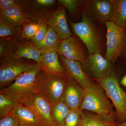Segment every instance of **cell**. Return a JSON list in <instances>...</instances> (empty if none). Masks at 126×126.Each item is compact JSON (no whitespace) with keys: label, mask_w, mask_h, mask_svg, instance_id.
Masks as SVG:
<instances>
[{"label":"cell","mask_w":126,"mask_h":126,"mask_svg":"<svg viewBox=\"0 0 126 126\" xmlns=\"http://www.w3.org/2000/svg\"><path fill=\"white\" fill-rule=\"evenodd\" d=\"M99 84H93L84 89V97L80 109L87 110L106 118L114 119L116 113L113 110V105L105 94Z\"/></svg>","instance_id":"6da1fadb"},{"label":"cell","mask_w":126,"mask_h":126,"mask_svg":"<svg viewBox=\"0 0 126 126\" xmlns=\"http://www.w3.org/2000/svg\"><path fill=\"white\" fill-rule=\"evenodd\" d=\"M67 79V73L66 75H56L41 71L36 77V93L53 105L63 97Z\"/></svg>","instance_id":"7a4b0ae2"},{"label":"cell","mask_w":126,"mask_h":126,"mask_svg":"<svg viewBox=\"0 0 126 126\" xmlns=\"http://www.w3.org/2000/svg\"><path fill=\"white\" fill-rule=\"evenodd\" d=\"M42 69L39 66L21 75L14 82L0 89V93L10 96L19 103H22L36 93V79Z\"/></svg>","instance_id":"3957f363"},{"label":"cell","mask_w":126,"mask_h":126,"mask_svg":"<svg viewBox=\"0 0 126 126\" xmlns=\"http://www.w3.org/2000/svg\"><path fill=\"white\" fill-rule=\"evenodd\" d=\"M39 66V64L35 61L23 58L11 56L1 59L0 89L10 85L21 75Z\"/></svg>","instance_id":"277c9868"},{"label":"cell","mask_w":126,"mask_h":126,"mask_svg":"<svg viewBox=\"0 0 126 126\" xmlns=\"http://www.w3.org/2000/svg\"><path fill=\"white\" fill-rule=\"evenodd\" d=\"M95 80L111 101L119 121L124 122L126 119V93L120 86L117 75L112 71L102 78Z\"/></svg>","instance_id":"5b68a950"},{"label":"cell","mask_w":126,"mask_h":126,"mask_svg":"<svg viewBox=\"0 0 126 126\" xmlns=\"http://www.w3.org/2000/svg\"><path fill=\"white\" fill-rule=\"evenodd\" d=\"M70 24L74 33L86 46L89 55L100 52L98 36L92 22L86 15H83L81 22L70 21Z\"/></svg>","instance_id":"8992f818"},{"label":"cell","mask_w":126,"mask_h":126,"mask_svg":"<svg viewBox=\"0 0 126 126\" xmlns=\"http://www.w3.org/2000/svg\"><path fill=\"white\" fill-rule=\"evenodd\" d=\"M107 28L106 58L111 63L115 62L122 52L125 39V30L112 21L106 22Z\"/></svg>","instance_id":"52a82bcc"},{"label":"cell","mask_w":126,"mask_h":126,"mask_svg":"<svg viewBox=\"0 0 126 126\" xmlns=\"http://www.w3.org/2000/svg\"><path fill=\"white\" fill-rule=\"evenodd\" d=\"M82 63L84 71L94 80L102 78L112 71L111 63L103 58L100 52L89 55Z\"/></svg>","instance_id":"ba28073f"},{"label":"cell","mask_w":126,"mask_h":126,"mask_svg":"<svg viewBox=\"0 0 126 126\" xmlns=\"http://www.w3.org/2000/svg\"><path fill=\"white\" fill-rule=\"evenodd\" d=\"M22 103L33 113L43 126H53L51 104L43 96L36 93Z\"/></svg>","instance_id":"9c48e42d"},{"label":"cell","mask_w":126,"mask_h":126,"mask_svg":"<svg viewBox=\"0 0 126 126\" xmlns=\"http://www.w3.org/2000/svg\"><path fill=\"white\" fill-rule=\"evenodd\" d=\"M56 51L65 58L82 63L87 58L79 42L73 36L61 40Z\"/></svg>","instance_id":"30bf717a"},{"label":"cell","mask_w":126,"mask_h":126,"mask_svg":"<svg viewBox=\"0 0 126 126\" xmlns=\"http://www.w3.org/2000/svg\"><path fill=\"white\" fill-rule=\"evenodd\" d=\"M62 65L68 74L75 80L84 89L93 84L92 81L84 71L81 62L70 60L60 55Z\"/></svg>","instance_id":"8fae6325"},{"label":"cell","mask_w":126,"mask_h":126,"mask_svg":"<svg viewBox=\"0 0 126 126\" xmlns=\"http://www.w3.org/2000/svg\"><path fill=\"white\" fill-rule=\"evenodd\" d=\"M84 94V89L68 74L63 97L68 107L71 109L80 108Z\"/></svg>","instance_id":"7c38bea8"},{"label":"cell","mask_w":126,"mask_h":126,"mask_svg":"<svg viewBox=\"0 0 126 126\" xmlns=\"http://www.w3.org/2000/svg\"><path fill=\"white\" fill-rule=\"evenodd\" d=\"M41 50V60L39 64L43 71L52 75H66L67 74L65 69L59 61V54L56 50Z\"/></svg>","instance_id":"4fadbf2b"},{"label":"cell","mask_w":126,"mask_h":126,"mask_svg":"<svg viewBox=\"0 0 126 126\" xmlns=\"http://www.w3.org/2000/svg\"><path fill=\"white\" fill-rule=\"evenodd\" d=\"M47 23L59 35L61 40L72 36L69 28L65 8L60 7L49 16Z\"/></svg>","instance_id":"5bb4252c"},{"label":"cell","mask_w":126,"mask_h":126,"mask_svg":"<svg viewBox=\"0 0 126 126\" xmlns=\"http://www.w3.org/2000/svg\"><path fill=\"white\" fill-rule=\"evenodd\" d=\"M0 19L15 27H22L31 22L24 15L21 6L18 3L14 7L0 12Z\"/></svg>","instance_id":"9a60e30c"},{"label":"cell","mask_w":126,"mask_h":126,"mask_svg":"<svg viewBox=\"0 0 126 126\" xmlns=\"http://www.w3.org/2000/svg\"><path fill=\"white\" fill-rule=\"evenodd\" d=\"M10 116L16 120L17 126H43L33 113L23 103L19 104Z\"/></svg>","instance_id":"2e32d148"},{"label":"cell","mask_w":126,"mask_h":126,"mask_svg":"<svg viewBox=\"0 0 126 126\" xmlns=\"http://www.w3.org/2000/svg\"><path fill=\"white\" fill-rule=\"evenodd\" d=\"M90 10L95 17L101 21H111L114 12L111 0H96L92 1Z\"/></svg>","instance_id":"e0dca14e"},{"label":"cell","mask_w":126,"mask_h":126,"mask_svg":"<svg viewBox=\"0 0 126 126\" xmlns=\"http://www.w3.org/2000/svg\"><path fill=\"white\" fill-rule=\"evenodd\" d=\"M11 56L27 59L39 64L41 61L42 50L31 42L19 43L17 49Z\"/></svg>","instance_id":"ac0fdd59"},{"label":"cell","mask_w":126,"mask_h":126,"mask_svg":"<svg viewBox=\"0 0 126 126\" xmlns=\"http://www.w3.org/2000/svg\"><path fill=\"white\" fill-rule=\"evenodd\" d=\"M70 109L64 102L63 96L58 101L51 105L53 126H64L65 118Z\"/></svg>","instance_id":"d6986e66"},{"label":"cell","mask_w":126,"mask_h":126,"mask_svg":"<svg viewBox=\"0 0 126 126\" xmlns=\"http://www.w3.org/2000/svg\"><path fill=\"white\" fill-rule=\"evenodd\" d=\"M79 126H116L113 119L106 118L94 113L82 112Z\"/></svg>","instance_id":"ffe728a7"},{"label":"cell","mask_w":126,"mask_h":126,"mask_svg":"<svg viewBox=\"0 0 126 126\" xmlns=\"http://www.w3.org/2000/svg\"><path fill=\"white\" fill-rule=\"evenodd\" d=\"M114 12L111 21L120 27L126 26V0H111Z\"/></svg>","instance_id":"44dd1931"},{"label":"cell","mask_w":126,"mask_h":126,"mask_svg":"<svg viewBox=\"0 0 126 126\" xmlns=\"http://www.w3.org/2000/svg\"><path fill=\"white\" fill-rule=\"evenodd\" d=\"M61 40L58 33L54 30L49 26L48 27L47 35L44 41L34 45L39 48L41 49L56 50Z\"/></svg>","instance_id":"7402d4cb"},{"label":"cell","mask_w":126,"mask_h":126,"mask_svg":"<svg viewBox=\"0 0 126 126\" xmlns=\"http://www.w3.org/2000/svg\"><path fill=\"white\" fill-rule=\"evenodd\" d=\"M19 103L10 96L0 93V118L10 116Z\"/></svg>","instance_id":"603a6c76"},{"label":"cell","mask_w":126,"mask_h":126,"mask_svg":"<svg viewBox=\"0 0 126 126\" xmlns=\"http://www.w3.org/2000/svg\"><path fill=\"white\" fill-rule=\"evenodd\" d=\"M19 42L12 39L6 40L1 38L0 42V58L11 56L18 48Z\"/></svg>","instance_id":"cb8c5ba5"},{"label":"cell","mask_w":126,"mask_h":126,"mask_svg":"<svg viewBox=\"0 0 126 126\" xmlns=\"http://www.w3.org/2000/svg\"><path fill=\"white\" fill-rule=\"evenodd\" d=\"M82 111L80 108L70 109L66 117L64 126H79Z\"/></svg>","instance_id":"d4e9b609"},{"label":"cell","mask_w":126,"mask_h":126,"mask_svg":"<svg viewBox=\"0 0 126 126\" xmlns=\"http://www.w3.org/2000/svg\"><path fill=\"white\" fill-rule=\"evenodd\" d=\"M22 27H13L0 19V36H15L20 33Z\"/></svg>","instance_id":"484cf974"},{"label":"cell","mask_w":126,"mask_h":126,"mask_svg":"<svg viewBox=\"0 0 126 126\" xmlns=\"http://www.w3.org/2000/svg\"><path fill=\"white\" fill-rule=\"evenodd\" d=\"M21 31L22 35L24 38L31 40L36 34L39 29V23H30L23 26Z\"/></svg>","instance_id":"4316f807"},{"label":"cell","mask_w":126,"mask_h":126,"mask_svg":"<svg viewBox=\"0 0 126 126\" xmlns=\"http://www.w3.org/2000/svg\"><path fill=\"white\" fill-rule=\"evenodd\" d=\"M39 25V29L36 34L30 40L31 42L34 44L43 42L47 35L48 27L43 22H40Z\"/></svg>","instance_id":"83f0119b"},{"label":"cell","mask_w":126,"mask_h":126,"mask_svg":"<svg viewBox=\"0 0 126 126\" xmlns=\"http://www.w3.org/2000/svg\"><path fill=\"white\" fill-rule=\"evenodd\" d=\"M58 2L60 5L66 8L69 13L74 14L81 1L77 0H59Z\"/></svg>","instance_id":"f1b7e54d"},{"label":"cell","mask_w":126,"mask_h":126,"mask_svg":"<svg viewBox=\"0 0 126 126\" xmlns=\"http://www.w3.org/2000/svg\"><path fill=\"white\" fill-rule=\"evenodd\" d=\"M18 4V2L14 0H0V11L2 12L6 9H10Z\"/></svg>","instance_id":"f546056e"},{"label":"cell","mask_w":126,"mask_h":126,"mask_svg":"<svg viewBox=\"0 0 126 126\" xmlns=\"http://www.w3.org/2000/svg\"><path fill=\"white\" fill-rule=\"evenodd\" d=\"M0 126H17V123L15 118L10 116L0 119Z\"/></svg>","instance_id":"4dcf8cb0"},{"label":"cell","mask_w":126,"mask_h":126,"mask_svg":"<svg viewBox=\"0 0 126 126\" xmlns=\"http://www.w3.org/2000/svg\"><path fill=\"white\" fill-rule=\"evenodd\" d=\"M35 2L40 6H50L52 5L55 3L54 0H36Z\"/></svg>","instance_id":"1f68e13d"},{"label":"cell","mask_w":126,"mask_h":126,"mask_svg":"<svg viewBox=\"0 0 126 126\" xmlns=\"http://www.w3.org/2000/svg\"><path fill=\"white\" fill-rule=\"evenodd\" d=\"M121 84L123 86L126 87V74L122 78L121 81Z\"/></svg>","instance_id":"d6a6232c"},{"label":"cell","mask_w":126,"mask_h":126,"mask_svg":"<svg viewBox=\"0 0 126 126\" xmlns=\"http://www.w3.org/2000/svg\"><path fill=\"white\" fill-rule=\"evenodd\" d=\"M116 126H126V119L124 122L121 123H116Z\"/></svg>","instance_id":"836d02e7"}]
</instances>
